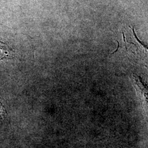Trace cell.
<instances>
[{"instance_id":"cell-1","label":"cell","mask_w":148,"mask_h":148,"mask_svg":"<svg viewBox=\"0 0 148 148\" xmlns=\"http://www.w3.org/2000/svg\"><path fill=\"white\" fill-rule=\"evenodd\" d=\"M133 83L148 124V85L136 74H133Z\"/></svg>"},{"instance_id":"cell-2","label":"cell","mask_w":148,"mask_h":148,"mask_svg":"<svg viewBox=\"0 0 148 148\" xmlns=\"http://www.w3.org/2000/svg\"><path fill=\"white\" fill-rule=\"evenodd\" d=\"M132 32V35L131 38L132 42L128 41L127 42L130 45V52L134 54V57L136 56L137 60L143 63L144 65L148 68V48L139 41L134 34L133 29Z\"/></svg>"},{"instance_id":"cell-3","label":"cell","mask_w":148,"mask_h":148,"mask_svg":"<svg viewBox=\"0 0 148 148\" xmlns=\"http://www.w3.org/2000/svg\"><path fill=\"white\" fill-rule=\"evenodd\" d=\"M13 57V54L8 45L0 41V60L12 58Z\"/></svg>"},{"instance_id":"cell-4","label":"cell","mask_w":148,"mask_h":148,"mask_svg":"<svg viewBox=\"0 0 148 148\" xmlns=\"http://www.w3.org/2000/svg\"><path fill=\"white\" fill-rule=\"evenodd\" d=\"M116 148H123V147H119V146H117L116 147Z\"/></svg>"}]
</instances>
